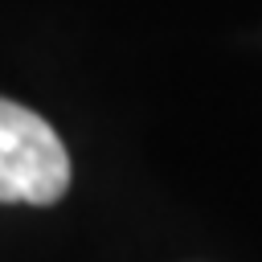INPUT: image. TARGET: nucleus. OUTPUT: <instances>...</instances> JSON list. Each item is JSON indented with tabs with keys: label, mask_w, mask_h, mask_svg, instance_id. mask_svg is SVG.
I'll list each match as a JSON object with an SVG mask.
<instances>
[{
	"label": "nucleus",
	"mask_w": 262,
	"mask_h": 262,
	"mask_svg": "<svg viewBox=\"0 0 262 262\" xmlns=\"http://www.w3.org/2000/svg\"><path fill=\"white\" fill-rule=\"evenodd\" d=\"M70 188V156L57 131L20 102L0 98V201L53 205Z\"/></svg>",
	"instance_id": "obj_1"
}]
</instances>
